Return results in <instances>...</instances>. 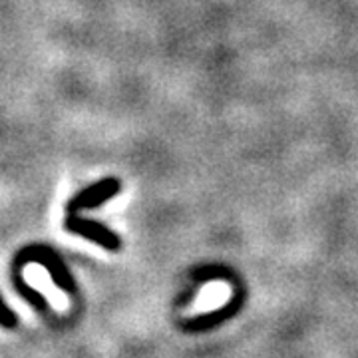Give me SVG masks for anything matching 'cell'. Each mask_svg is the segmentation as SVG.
<instances>
[{"label": "cell", "instance_id": "obj_1", "mask_svg": "<svg viewBox=\"0 0 358 358\" xmlns=\"http://www.w3.org/2000/svg\"><path fill=\"white\" fill-rule=\"evenodd\" d=\"M24 281L28 282V285H32L36 291H40V293L44 294V296L48 299V303H50L56 310H60V313L68 310V307H70L68 296L54 285L52 277L48 275V271L42 267V265H26Z\"/></svg>", "mask_w": 358, "mask_h": 358}, {"label": "cell", "instance_id": "obj_2", "mask_svg": "<svg viewBox=\"0 0 358 358\" xmlns=\"http://www.w3.org/2000/svg\"><path fill=\"white\" fill-rule=\"evenodd\" d=\"M117 192H120V181H117V179H103L100 183L88 187L82 195H76V197L70 201L68 209H70L72 213L78 211V209H94V207H98L100 203H103L106 199L114 197Z\"/></svg>", "mask_w": 358, "mask_h": 358}, {"label": "cell", "instance_id": "obj_3", "mask_svg": "<svg viewBox=\"0 0 358 358\" xmlns=\"http://www.w3.org/2000/svg\"><path fill=\"white\" fill-rule=\"evenodd\" d=\"M66 229H70L72 233H80V235L88 237L90 241H96V243L102 245L106 249H117L120 247V241H117V237H115L114 233L110 229H106L100 223H96V221L68 217L66 219Z\"/></svg>", "mask_w": 358, "mask_h": 358}, {"label": "cell", "instance_id": "obj_4", "mask_svg": "<svg viewBox=\"0 0 358 358\" xmlns=\"http://www.w3.org/2000/svg\"><path fill=\"white\" fill-rule=\"evenodd\" d=\"M229 287L225 282H211L209 287H205L201 294L197 296L195 305L189 310L192 315H197V313H209V310H215V308L223 307L229 299Z\"/></svg>", "mask_w": 358, "mask_h": 358}]
</instances>
